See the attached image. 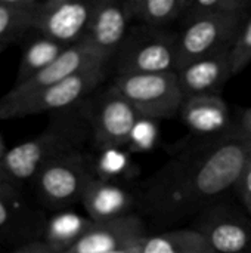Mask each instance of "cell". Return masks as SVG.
I'll use <instances>...</instances> for the list:
<instances>
[{"label":"cell","mask_w":251,"mask_h":253,"mask_svg":"<svg viewBox=\"0 0 251 253\" xmlns=\"http://www.w3.org/2000/svg\"><path fill=\"white\" fill-rule=\"evenodd\" d=\"M250 159L251 144L237 127L226 136L192 142L142 185L138 206L158 221L201 215L235 188Z\"/></svg>","instance_id":"cell-1"},{"label":"cell","mask_w":251,"mask_h":253,"mask_svg":"<svg viewBox=\"0 0 251 253\" xmlns=\"http://www.w3.org/2000/svg\"><path fill=\"white\" fill-rule=\"evenodd\" d=\"M90 133L83 104L52 113L49 125L41 133L7 148L0 165L1 181L16 190L25 184H33L47 163L65 154L81 151Z\"/></svg>","instance_id":"cell-2"},{"label":"cell","mask_w":251,"mask_h":253,"mask_svg":"<svg viewBox=\"0 0 251 253\" xmlns=\"http://www.w3.org/2000/svg\"><path fill=\"white\" fill-rule=\"evenodd\" d=\"M108 64L84 68L62 82L28 96L6 99L0 98V122L22 119L27 116L58 113L81 105L105 82Z\"/></svg>","instance_id":"cell-3"},{"label":"cell","mask_w":251,"mask_h":253,"mask_svg":"<svg viewBox=\"0 0 251 253\" xmlns=\"http://www.w3.org/2000/svg\"><path fill=\"white\" fill-rule=\"evenodd\" d=\"M178 39L179 33L170 28L132 27L112 59L117 76L176 73Z\"/></svg>","instance_id":"cell-4"},{"label":"cell","mask_w":251,"mask_h":253,"mask_svg":"<svg viewBox=\"0 0 251 253\" xmlns=\"http://www.w3.org/2000/svg\"><path fill=\"white\" fill-rule=\"evenodd\" d=\"M109 84L129 101L141 119L146 120L173 119L185 101L176 73L121 74Z\"/></svg>","instance_id":"cell-5"},{"label":"cell","mask_w":251,"mask_h":253,"mask_svg":"<svg viewBox=\"0 0 251 253\" xmlns=\"http://www.w3.org/2000/svg\"><path fill=\"white\" fill-rule=\"evenodd\" d=\"M95 176V162L83 151H74L47 163L33 185L41 203L52 209H64L81 202L86 187Z\"/></svg>","instance_id":"cell-6"},{"label":"cell","mask_w":251,"mask_h":253,"mask_svg":"<svg viewBox=\"0 0 251 253\" xmlns=\"http://www.w3.org/2000/svg\"><path fill=\"white\" fill-rule=\"evenodd\" d=\"M93 141L99 150L126 148L141 116L111 84L89 102H83Z\"/></svg>","instance_id":"cell-7"},{"label":"cell","mask_w":251,"mask_h":253,"mask_svg":"<svg viewBox=\"0 0 251 253\" xmlns=\"http://www.w3.org/2000/svg\"><path fill=\"white\" fill-rule=\"evenodd\" d=\"M247 15L210 16L185 22L178 39V70L201 58L231 50Z\"/></svg>","instance_id":"cell-8"},{"label":"cell","mask_w":251,"mask_h":253,"mask_svg":"<svg viewBox=\"0 0 251 253\" xmlns=\"http://www.w3.org/2000/svg\"><path fill=\"white\" fill-rule=\"evenodd\" d=\"M93 6L95 0L38 1L33 19V30L67 47L74 46L86 34Z\"/></svg>","instance_id":"cell-9"},{"label":"cell","mask_w":251,"mask_h":253,"mask_svg":"<svg viewBox=\"0 0 251 253\" xmlns=\"http://www.w3.org/2000/svg\"><path fill=\"white\" fill-rule=\"evenodd\" d=\"M132 19L129 0H95L81 43L111 62L130 31Z\"/></svg>","instance_id":"cell-10"},{"label":"cell","mask_w":251,"mask_h":253,"mask_svg":"<svg viewBox=\"0 0 251 253\" xmlns=\"http://www.w3.org/2000/svg\"><path fill=\"white\" fill-rule=\"evenodd\" d=\"M195 225L215 253H251L250 219L229 206H210L198 215Z\"/></svg>","instance_id":"cell-11"},{"label":"cell","mask_w":251,"mask_h":253,"mask_svg":"<svg viewBox=\"0 0 251 253\" xmlns=\"http://www.w3.org/2000/svg\"><path fill=\"white\" fill-rule=\"evenodd\" d=\"M182 123L198 139H215L229 135L237 125L232 122L229 105L220 95L186 98L179 111Z\"/></svg>","instance_id":"cell-12"},{"label":"cell","mask_w":251,"mask_h":253,"mask_svg":"<svg viewBox=\"0 0 251 253\" xmlns=\"http://www.w3.org/2000/svg\"><path fill=\"white\" fill-rule=\"evenodd\" d=\"M99 64H109L96 55L90 47L84 43H77L74 46L67 47L49 67L28 79L21 84H13V87L4 95L6 99H16L22 96H28L38 90H43L49 86H53L64 79L93 65Z\"/></svg>","instance_id":"cell-13"},{"label":"cell","mask_w":251,"mask_h":253,"mask_svg":"<svg viewBox=\"0 0 251 253\" xmlns=\"http://www.w3.org/2000/svg\"><path fill=\"white\" fill-rule=\"evenodd\" d=\"M179 87L186 98L220 95L232 74L231 50L194 61L176 71Z\"/></svg>","instance_id":"cell-14"},{"label":"cell","mask_w":251,"mask_h":253,"mask_svg":"<svg viewBox=\"0 0 251 253\" xmlns=\"http://www.w3.org/2000/svg\"><path fill=\"white\" fill-rule=\"evenodd\" d=\"M145 236L148 234L143 221L133 213L114 221L93 224L65 253H111L139 242Z\"/></svg>","instance_id":"cell-15"},{"label":"cell","mask_w":251,"mask_h":253,"mask_svg":"<svg viewBox=\"0 0 251 253\" xmlns=\"http://www.w3.org/2000/svg\"><path fill=\"white\" fill-rule=\"evenodd\" d=\"M80 203L87 216L98 224L133 215L138 197L120 182L95 176L86 187Z\"/></svg>","instance_id":"cell-16"},{"label":"cell","mask_w":251,"mask_h":253,"mask_svg":"<svg viewBox=\"0 0 251 253\" xmlns=\"http://www.w3.org/2000/svg\"><path fill=\"white\" fill-rule=\"evenodd\" d=\"M139 253H215L206 237L195 228L170 230L145 236L139 242Z\"/></svg>","instance_id":"cell-17"},{"label":"cell","mask_w":251,"mask_h":253,"mask_svg":"<svg viewBox=\"0 0 251 253\" xmlns=\"http://www.w3.org/2000/svg\"><path fill=\"white\" fill-rule=\"evenodd\" d=\"M95 222L75 212H61L44 224L43 240L58 253L71 249Z\"/></svg>","instance_id":"cell-18"},{"label":"cell","mask_w":251,"mask_h":253,"mask_svg":"<svg viewBox=\"0 0 251 253\" xmlns=\"http://www.w3.org/2000/svg\"><path fill=\"white\" fill-rule=\"evenodd\" d=\"M132 16L139 25L169 28L178 19H183L191 0H129Z\"/></svg>","instance_id":"cell-19"},{"label":"cell","mask_w":251,"mask_h":253,"mask_svg":"<svg viewBox=\"0 0 251 253\" xmlns=\"http://www.w3.org/2000/svg\"><path fill=\"white\" fill-rule=\"evenodd\" d=\"M38 0H0V44H10L33 30Z\"/></svg>","instance_id":"cell-20"},{"label":"cell","mask_w":251,"mask_h":253,"mask_svg":"<svg viewBox=\"0 0 251 253\" xmlns=\"http://www.w3.org/2000/svg\"><path fill=\"white\" fill-rule=\"evenodd\" d=\"M65 49L67 46L49 37H44L41 34L30 40L24 47L15 84H21L27 82L28 79H31L33 76H36L37 73L49 67Z\"/></svg>","instance_id":"cell-21"},{"label":"cell","mask_w":251,"mask_h":253,"mask_svg":"<svg viewBox=\"0 0 251 253\" xmlns=\"http://www.w3.org/2000/svg\"><path fill=\"white\" fill-rule=\"evenodd\" d=\"M250 7V0H191L183 22L210 16L247 15Z\"/></svg>","instance_id":"cell-22"},{"label":"cell","mask_w":251,"mask_h":253,"mask_svg":"<svg viewBox=\"0 0 251 253\" xmlns=\"http://www.w3.org/2000/svg\"><path fill=\"white\" fill-rule=\"evenodd\" d=\"M102 154L95 162V173L101 179L120 182V179L130 178L135 165L124 148H107L101 150Z\"/></svg>","instance_id":"cell-23"},{"label":"cell","mask_w":251,"mask_h":253,"mask_svg":"<svg viewBox=\"0 0 251 253\" xmlns=\"http://www.w3.org/2000/svg\"><path fill=\"white\" fill-rule=\"evenodd\" d=\"M21 202L19 190L9 185L0 187V236L10 234L27 218Z\"/></svg>","instance_id":"cell-24"},{"label":"cell","mask_w":251,"mask_h":253,"mask_svg":"<svg viewBox=\"0 0 251 253\" xmlns=\"http://www.w3.org/2000/svg\"><path fill=\"white\" fill-rule=\"evenodd\" d=\"M231 61H232V74L241 73L251 62V15L247 16L232 49H231Z\"/></svg>","instance_id":"cell-25"},{"label":"cell","mask_w":251,"mask_h":253,"mask_svg":"<svg viewBox=\"0 0 251 253\" xmlns=\"http://www.w3.org/2000/svg\"><path fill=\"white\" fill-rule=\"evenodd\" d=\"M157 139V127L154 120L141 119L132 133L130 142L127 145L129 153H142L154 145Z\"/></svg>","instance_id":"cell-26"},{"label":"cell","mask_w":251,"mask_h":253,"mask_svg":"<svg viewBox=\"0 0 251 253\" xmlns=\"http://www.w3.org/2000/svg\"><path fill=\"white\" fill-rule=\"evenodd\" d=\"M237 194L241 199V203L247 212V215L251 218V159L249 160V163L246 165L235 188Z\"/></svg>","instance_id":"cell-27"},{"label":"cell","mask_w":251,"mask_h":253,"mask_svg":"<svg viewBox=\"0 0 251 253\" xmlns=\"http://www.w3.org/2000/svg\"><path fill=\"white\" fill-rule=\"evenodd\" d=\"M12 253H58L53 251L43 239H36L31 242H27L25 245H22L21 248H18L16 251Z\"/></svg>","instance_id":"cell-28"},{"label":"cell","mask_w":251,"mask_h":253,"mask_svg":"<svg viewBox=\"0 0 251 253\" xmlns=\"http://www.w3.org/2000/svg\"><path fill=\"white\" fill-rule=\"evenodd\" d=\"M237 129L243 135V138L251 144V108L243 110L237 123Z\"/></svg>","instance_id":"cell-29"},{"label":"cell","mask_w":251,"mask_h":253,"mask_svg":"<svg viewBox=\"0 0 251 253\" xmlns=\"http://www.w3.org/2000/svg\"><path fill=\"white\" fill-rule=\"evenodd\" d=\"M141 240H142V239H141ZM141 240H139V242H141ZM139 242L132 243V245H129V246H126V248L117 249V251H114V252L111 253H139Z\"/></svg>","instance_id":"cell-30"},{"label":"cell","mask_w":251,"mask_h":253,"mask_svg":"<svg viewBox=\"0 0 251 253\" xmlns=\"http://www.w3.org/2000/svg\"><path fill=\"white\" fill-rule=\"evenodd\" d=\"M6 151H7V148H6V145H4V141H3L1 136H0V165H1V160H3V157H4ZM0 182H3L1 178H0ZM3 184H6V182H3Z\"/></svg>","instance_id":"cell-31"},{"label":"cell","mask_w":251,"mask_h":253,"mask_svg":"<svg viewBox=\"0 0 251 253\" xmlns=\"http://www.w3.org/2000/svg\"><path fill=\"white\" fill-rule=\"evenodd\" d=\"M7 46H9V44H0V53H1V52H3V50L7 47Z\"/></svg>","instance_id":"cell-32"},{"label":"cell","mask_w":251,"mask_h":253,"mask_svg":"<svg viewBox=\"0 0 251 253\" xmlns=\"http://www.w3.org/2000/svg\"><path fill=\"white\" fill-rule=\"evenodd\" d=\"M4 185H7V184H3V182H0V187H4ZM10 187V185H9Z\"/></svg>","instance_id":"cell-33"}]
</instances>
